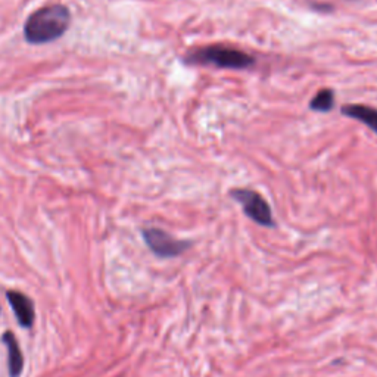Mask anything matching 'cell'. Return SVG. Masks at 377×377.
<instances>
[{
    "label": "cell",
    "mask_w": 377,
    "mask_h": 377,
    "mask_svg": "<svg viewBox=\"0 0 377 377\" xmlns=\"http://www.w3.org/2000/svg\"><path fill=\"white\" fill-rule=\"evenodd\" d=\"M145 243L152 252L159 258H176L192 246L189 241H180L169 233L164 232L163 228H145L142 232Z\"/></svg>",
    "instance_id": "cell-4"
},
{
    "label": "cell",
    "mask_w": 377,
    "mask_h": 377,
    "mask_svg": "<svg viewBox=\"0 0 377 377\" xmlns=\"http://www.w3.org/2000/svg\"><path fill=\"white\" fill-rule=\"evenodd\" d=\"M335 107V91L332 89H322L311 99L310 109L315 112H329Z\"/></svg>",
    "instance_id": "cell-8"
},
{
    "label": "cell",
    "mask_w": 377,
    "mask_h": 377,
    "mask_svg": "<svg viewBox=\"0 0 377 377\" xmlns=\"http://www.w3.org/2000/svg\"><path fill=\"white\" fill-rule=\"evenodd\" d=\"M2 340L8 348L9 377H19L22 370H24V357H22L18 340L12 332H5L2 335Z\"/></svg>",
    "instance_id": "cell-6"
},
{
    "label": "cell",
    "mask_w": 377,
    "mask_h": 377,
    "mask_svg": "<svg viewBox=\"0 0 377 377\" xmlns=\"http://www.w3.org/2000/svg\"><path fill=\"white\" fill-rule=\"evenodd\" d=\"M185 62L190 65H212L223 70H248L255 64V58L232 46L211 44L190 50Z\"/></svg>",
    "instance_id": "cell-2"
},
{
    "label": "cell",
    "mask_w": 377,
    "mask_h": 377,
    "mask_svg": "<svg viewBox=\"0 0 377 377\" xmlns=\"http://www.w3.org/2000/svg\"><path fill=\"white\" fill-rule=\"evenodd\" d=\"M340 112L342 116L365 124L371 131L377 134V109L376 108L361 105V104H349V105L342 107Z\"/></svg>",
    "instance_id": "cell-7"
},
{
    "label": "cell",
    "mask_w": 377,
    "mask_h": 377,
    "mask_svg": "<svg viewBox=\"0 0 377 377\" xmlns=\"http://www.w3.org/2000/svg\"><path fill=\"white\" fill-rule=\"evenodd\" d=\"M70 24L71 14L66 6H43L26 21L24 36L31 44H44L62 37Z\"/></svg>",
    "instance_id": "cell-1"
},
{
    "label": "cell",
    "mask_w": 377,
    "mask_h": 377,
    "mask_svg": "<svg viewBox=\"0 0 377 377\" xmlns=\"http://www.w3.org/2000/svg\"><path fill=\"white\" fill-rule=\"evenodd\" d=\"M230 196L242 205L243 212L257 224L264 227L276 226L268 202L258 192L250 189H233Z\"/></svg>",
    "instance_id": "cell-3"
},
{
    "label": "cell",
    "mask_w": 377,
    "mask_h": 377,
    "mask_svg": "<svg viewBox=\"0 0 377 377\" xmlns=\"http://www.w3.org/2000/svg\"><path fill=\"white\" fill-rule=\"evenodd\" d=\"M6 298L10 306H12V310L18 318V323L26 329L33 327L36 313H34V304L28 296L17 291H9L6 293Z\"/></svg>",
    "instance_id": "cell-5"
}]
</instances>
